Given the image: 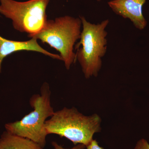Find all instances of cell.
Wrapping results in <instances>:
<instances>
[{"instance_id": "6da1fadb", "label": "cell", "mask_w": 149, "mask_h": 149, "mask_svg": "<svg viewBox=\"0 0 149 149\" xmlns=\"http://www.w3.org/2000/svg\"><path fill=\"white\" fill-rule=\"evenodd\" d=\"M102 118L97 113L86 116L76 108L65 107L55 111L46 120L45 129L49 134L64 137L74 144L87 146L93 140L95 133L102 130Z\"/></svg>"}, {"instance_id": "7a4b0ae2", "label": "cell", "mask_w": 149, "mask_h": 149, "mask_svg": "<svg viewBox=\"0 0 149 149\" xmlns=\"http://www.w3.org/2000/svg\"><path fill=\"white\" fill-rule=\"evenodd\" d=\"M79 17L83 29L80 41L75 46L77 50L76 60L80 63L85 78L88 79L97 77L101 69L102 58L107 49L108 32L106 29L109 20L106 19L96 24L87 21L84 16Z\"/></svg>"}, {"instance_id": "3957f363", "label": "cell", "mask_w": 149, "mask_h": 149, "mask_svg": "<svg viewBox=\"0 0 149 149\" xmlns=\"http://www.w3.org/2000/svg\"><path fill=\"white\" fill-rule=\"evenodd\" d=\"M51 97L49 85L47 83H43L40 89V94H35L29 100V104L33 110L21 120L6 124V131L29 139L44 148L48 135L45 127V122L55 112L51 104Z\"/></svg>"}, {"instance_id": "277c9868", "label": "cell", "mask_w": 149, "mask_h": 149, "mask_svg": "<svg viewBox=\"0 0 149 149\" xmlns=\"http://www.w3.org/2000/svg\"><path fill=\"white\" fill-rule=\"evenodd\" d=\"M82 21L80 17L65 15L48 20L45 26L32 38L41 40L58 52L67 70L76 62L74 47L80 40Z\"/></svg>"}, {"instance_id": "5b68a950", "label": "cell", "mask_w": 149, "mask_h": 149, "mask_svg": "<svg viewBox=\"0 0 149 149\" xmlns=\"http://www.w3.org/2000/svg\"><path fill=\"white\" fill-rule=\"evenodd\" d=\"M50 0H0V14L12 21L15 29L32 38L41 32L47 19L46 13Z\"/></svg>"}, {"instance_id": "8992f818", "label": "cell", "mask_w": 149, "mask_h": 149, "mask_svg": "<svg viewBox=\"0 0 149 149\" xmlns=\"http://www.w3.org/2000/svg\"><path fill=\"white\" fill-rule=\"evenodd\" d=\"M146 0H111L107 4L116 14L130 19L137 29L142 30L148 22L143 13Z\"/></svg>"}, {"instance_id": "52a82bcc", "label": "cell", "mask_w": 149, "mask_h": 149, "mask_svg": "<svg viewBox=\"0 0 149 149\" xmlns=\"http://www.w3.org/2000/svg\"><path fill=\"white\" fill-rule=\"evenodd\" d=\"M21 51L38 52L52 58L62 61L60 55L51 53L42 47L35 38L27 41H17L8 40L0 36V72L4 59L11 54Z\"/></svg>"}, {"instance_id": "ba28073f", "label": "cell", "mask_w": 149, "mask_h": 149, "mask_svg": "<svg viewBox=\"0 0 149 149\" xmlns=\"http://www.w3.org/2000/svg\"><path fill=\"white\" fill-rule=\"evenodd\" d=\"M0 149H44L29 139L6 131L0 138Z\"/></svg>"}, {"instance_id": "9c48e42d", "label": "cell", "mask_w": 149, "mask_h": 149, "mask_svg": "<svg viewBox=\"0 0 149 149\" xmlns=\"http://www.w3.org/2000/svg\"><path fill=\"white\" fill-rule=\"evenodd\" d=\"M52 146L54 147V149H85L86 146L82 144H78L75 145L74 147L70 149L65 148L62 146L61 145H59L55 141H53L52 143Z\"/></svg>"}, {"instance_id": "30bf717a", "label": "cell", "mask_w": 149, "mask_h": 149, "mask_svg": "<svg viewBox=\"0 0 149 149\" xmlns=\"http://www.w3.org/2000/svg\"><path fill=\"white\" fill-rule=\"evenodd\" d=\"M134 149H149V143L146 140L142 139L136 143Z\"/></svg>"}, {"instance_id": "8fae6325", "label": "cell", "mask_w": 149, "mask_h": 149, "mask_svg": "<svg viewBox=\"0 0 149 149\" xmlns=\"http://www.w3.org/2000/svg\"><path fill=\"white\" fill-rule=\"evenodd\" d=\"M86 148L87 149H104L99 146L98 142L95 140H93L91 141L90 144L86 146Z\"/></svg>"}, {"instance_id": "7c38bea8", "label": "cell", "mask_w": 149, "mask_h": 149, "mask_svg": "<svg viewBox=\"0 0 149 149\" xmlns=\"http://www.w3.org/2000/svg\"><path fill=\"white\" fill-rule=\"evenodd\" d=\"M102 0H97V2H100Z\"/></svg>"}]
</instances>
